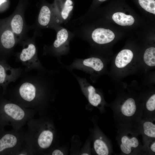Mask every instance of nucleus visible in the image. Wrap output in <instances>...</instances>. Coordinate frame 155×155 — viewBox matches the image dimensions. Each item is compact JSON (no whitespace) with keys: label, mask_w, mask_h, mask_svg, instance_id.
Returning <instances> with one entry per match:
<instances>
[{"label":"nucleus","mask_w":155,"mask_h":155,"mask_svg":"<svg viewBox=\"0 0 155 155\" xmlns=\"http://www.w3.org/2000/svg\"><path fill=\"white\" fill-rule=\"evenodd\" d=\"M57 73L54 71L39 72L36 75H25L9 91L8 99L26 108L36 111L46 92L55 85L50 75Z\"/></svg>","instance_id":"obj_1"},{"label":"nucleus","mask_w":155,"mask_h":155,"mask_svg":"<svg viewBox=\"0 0 155 155\" xmlns=\"http://www.w3.org/2000/svg\"><path fill=\"white\" fill-rule=\"evenodd\" d=\"M35 111L0 96V128L10 125L13 129L20 130Z\"/></svg>","instance_id":"obj_2"},{"label":"nucleus","mask_w":155,"mask_h":155,"mask_svg":"<svg viewBox=\"0 0 155 155\" xmlns=\"http://www.w3.org/2000/svg\"><path fill=\"white\" fill-rule=\"evenodd\" d=\"M28 129L24 133L25 144L32 154L38 150L46 149L51 146L54 133L49 126L40 128L37 120L32 119L28 122Z\"/></svg>","instance_id":"obj_3"},{"label":"nucleus","mask_w":155,"mask_h":155,"mask_svg":"<svg viewBox=\"0 0 155 155\" xmlns=\"http://www.w3.org/2000/svg\"><path fill=\"white\" fill-rule=\"evenodd\" d=\"M38 33L35 31L34 36L31 38L27 37L20 44L22 46V51L15 54L17 61L20 62L24 67L26 72L36 70L39 72L48 73L40 61L38 56L37 49L35 40Z\"/></svg>","instance_id":"obj_4"},{"label":"nucleus","mask_w":155,"mask_h":155,"mask_svg":"<svg viewBox=\"0 0 155 155\" xmlns=\"http://www.w3.org/2000/svg\"><path fill=\"white\" fill-rule=\"evenodd\" d=\"M25 143L24 133L20 130L0 128V155L17 154Z\"/></svg>","instance_id":"obj_5"},{"label":"nucleus","mask_w":155,"mask_h":155,"mask_svg":"<svg viewBox=\"0 0 155 155\" xmlns=\"http://www.w3.org/2000/svg\"><path fill=\"white\" fill-rule=\"evenodd\" d=\"M18 41L7 18L0 19V59L6 60L12 54Z\"/></svg>","instance_id":"obj_6"},{"label":"nucleus","mask_w":155,"mask_h":155,"mask_svg":"<svg viewBox=\"0 0 155 155\" xmlns=\"http://www.w3.org/2000/svg\"><path fill=\"white\" fill-rule=\"evenodd\" d=\"M24 13V9L19 7L7 18L9 26L20 44L28 37L27 32L29 29H32L31 26L26 23Z\"/></svg>","instance_id":"obj_7"},{"label":"nucleus","mask_w":155,"mask_h":155,"mask_svg":"<svg viewBox=\"0 0 155 155\" xmlns=\"http://www.w3.org/2000/svg\"><path fill=\"white\" fill-rule=\"evenodd\" d=\"M23 69L10 66L6 60L0 59V86L3 89V94L5 93L8 85L14 82L22 75Z\"/></svg>","instance_id":"obj_8"},{"label":"nucleus","mask_w":155,"mask_h":155,"mask_svg":"<svg viewBox=\"0 0 155 155\" xmlns=\"http://www.w3.org/2000/svg\"><path fill=\"white\" fill-rule=\"evenodd\" d=\"M62 65L70 72L73 71L74 69L87 73L89 72L90 70L99 72L103 69L104 67L102 60L99 58L95 57L75 59L69 65H65L62 64Z\"/></svg>","instance_id":"obj_9"},{"label":"nucleus","mask_w":155,"mask_h":155,"mask_svg":"<svg viewBox=\"0 0 155 155\" xmlns=\"http://www.w3.org/2000/svg\"><path fill=\"white\" fill-rule=\"evenodd\" d=\"M71 73L76 79L82 91L87 96L89 103L94 106L100 104L102 101V98L96 92L95 88L88 83L85 78L77 76L73 71Z\"/></svg>","instance_id":"obj_10"},{"label":"nucleus","mask_w":155,"mask_h":155,"mask_svg":"<svg viewBox=\"0 0 155 155\" xmlns=\"http://www.w3.org/2000/svg\"><path fill=\"white\" fill-rule=\"evenodd\" d=\"M117 110L116 113L123 122L133 119L139 111L135 100L131 98L127 99Z\"/></svg>","instance_id":"obj_11"},{"label":"nucleus","mask_w":155,"mask_h":155,"mask_svg":"<svg viewBox=\"0 0 155 155\" xmlns=\"http://www.w3.org/2000/svg\"><path fill=\"white\" fill-rule=\"evenodd\" d=\"M119 145L121 151L126 154H133L138 150L140 146L137 137L129 133L122 134L120 138Z\"/></svg>","instance_id":"obj_12"},{"label":"nucleus","mask_w":155,"mask_h":155,"mask_svg":"<svg viewBox=\"0 0 155 155\" xmlns=\"http://www.w3.org/2000/svg\"><path fill=\"white\" fill-rule=\"evenodd\" d=\"M68 33L66 29L62 28L58 31L57 34L56 39L53 44L49 47H47V49H44L47 51L45 52L50 53L58 58V61L61 55V50L65 48V44L68 38Z\"/></svg>","instance_id":"obj_13"},{"label":"nucleus","mask_w":155,"mask_h":155,"mask_svg":"<svg viewBox=\"0 0 155 155\" xmlns=\"http://www.w3.org/2000/svg\"><path fill=\"white\" fill-rule=\"evenodd\" d=\"M52 17L51 10L48 6L43 5L40 10L35 23L31 26L32 29L37 31L38 28L46 27L50 24Z\"/></svg>","instance_id":"obj_14"},{"label":"nucleus","mask_w":155,"mask_h":155,"mask_svg":"<svg viewBox=\"0 0 155 155\" xmlns=\"http://www.w3.org/2000/svg\"><path fill=\"white\" fill-rule=\"evenodd\" d=\"M93 41L99 44H104L112 41L115 37L114 33L109 29L98 28L94 30L92 34Z\"/></svg>","instance_id":"obj_15"},{"label":"nucleus","mask_w":155,"mask_h":155,"mask_svg":"<svg viewBox=\"0 0 155 155\" xmlns=\"http://www.w3.org/2000/svg\"><path fill=\"white\" fill-rule=\"evenodd\" d=\"M133 57L132 52L129 49H124L120 52L115 58V63L119 68L125 67L131 61Z\"/></svg>","instance_id":"obj_16"},{"label":"nucleus","mask_w":155,"mask_h":155,"mask_svg":"<svg viewBox=\"0 0 155 155\" xmlns=\"http://www.w3.org/2000/svg\"><path fill=\"white\" fill-rule=\"evenodd\" d=\"M112 18L116 23L122 26H131L134 22L132 16L121 12L114 13L113 15Z\"/></svg>","instance_id":"obj_17"},{"label":"nucleus","mask_w":155,"mask_h":155,"mask_svg":"<svg viewBox=\"0 0 155 155\" xmlns=\"http://www.w3.org/2000/svg\"><path fill=\"white\" fill-rule=\"evenodd\" d=\"M94 148L96 154L99 155H108L110 152V148L108 144L101 137L95 140Z\"/></svg>","instance_id":"obj_18"},{"label":"nucleus","mask_w":155,"mask_h":155,"mask_svg":"<svg viewBox=\"0 0 155 155\" xmlns=\"http://www.w3.org/2000/svg\"><path fill=\"white\" fill-rule=\"evenodd\" d=\"M142 130L143 135L147 138H155V125L152 122L148 120L143 122Z\"/></svg>","instance_id":"obj_19"},{"label":"nucleus","mask_w":155,"mask_h":155,"mask_svg":"<svg viewBox=\"0 0 155 155\" xmlns=\"http://www.w3.org/2000/svg\"><path fill=\"white\" fill-rule=\"evenodd\" d=\"M144 59L145 63L150 66L155 65V48L151 47L146 50L144 56Z\"/></svg>","instance_id":"obj_20"},{"label":"nucleus","mask_w":155,"mask_h":155,"mask_svg":"<svg viewBox=\"0 0 155 155\" xmlns=\"http://www.w3.org/2000/svg\"><path fill=\"white\" fill-rule=\"evenodd\" d=\"M140 6L149 12L155 14V1L154 0H138Z\"/></svg>","instance_id":"obj_21"},{"label":"nucleus","mask_w":155,"mask_h":155,"mask_svg":"<svg viewBox=\"0 0 155 155\" xmlns=\"http://www.w3.org/2000/svg\"><path fill=\"white\" fill-rule=\"evenodd\" d=\"M73 8L72 1L71 0H65L61 11V16L63 19L65 20L67 19Z\"/></svg>","instance_id":"obj_22"},{"label":"nucleus","mask_w":155,"mask_h":155,"mask_svg":"<svg viewBox=\"0 0 155 155\" xmlns=\"http://www.w3.org/2000/svg\"><path fill=\"white\" fill-rule=\"evenodd\" d=\"M146 111L148 113H154L155 110V94L152 95L148 99L146 104Z\"/></svg>","instance_id":"obj_23"},{"label":"nucleus","mask_w":155,"mask_h":155,"mask_svg":"<svg viewBox=\"0 0 155 155\" xmlns=\"http://www.w3.org/2000/svg\"><path fill=\"white\" fill-rule=\"evenodd\" d=\"M63 153L58 149L54 150L52 153V155H63Z\"/></svg>","instance_id":"obj_24"},{"label":"nucleus","mask_w":155,"mask_h":155,"mask_svg":"<svg viewBox=\"0 0 155 155\" xmlns=\"http://www.w3.org/2000/svg\"><path fill=\"white\" fill-rule=\"evenodd\" d=\"M150 149V150L153 153H154L155 152V142L154 141L151 144Z\"/></svg>","instance_id":"obj_25"},{"label":"nucleus","mask_w":155,"mask_h":155,"mask_svg":"<svg viewBox=\"0 0 155 155\" xmlns=\"http://www.w3.org/2000/svg\"><path fill=\"white\" fill-rule=\"evenodd\" d=\"M5 0H0V5L3 3L4 2Z\"/></svg>","instance_id":"obj_26"},{"label":"nucleus","mask_w":155,"mask_h":155,"mask_svg":"<svg viewBox=\"0 0 155 155\" xmlns=\"http://www.w3.org/2000/svg\"><path fill=\"white\" fill-rule=\"evenodd\" d=\"M81 155H88L89 154L87 153H84L82 154Z\"/></svg>","instance_id":"obj_27"},{"label":"nucleus","mask_w":155,"mask_h":155,"mask_svg":"<svg viewBox=\"0 0 155 155\" xmlns=\"http://www.w3.org/2000/svg\"><path fill=\"white\" fill-rule=\"evenodd\" d=\"M99 1L103 2L106 1V0H98Z\"/></svg>","instance_id":"obj_28"}]
</instances>
